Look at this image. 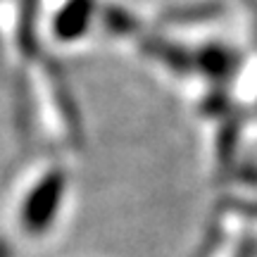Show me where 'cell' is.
Masks as SVG:
<instances>
[{"label": "cell", "instance_id": "cell-1", "mask_svg": "<svg viewBox=\"0 0 257 257\" xmlns=\"http://www.w3.org/2000/svg\"><path fill=\"white\" fill-rule=\"evenodd\" d=\"M62 188L64 181L60 174L46 176L41 179V184L31 188L22 207V221L29 231H46L53 224V217L62 205Z\"/></svg>", "mask_w": 257, "mask_h": 257}, {"label": "cell", "instance_id": "cell-2", "mask_svg": "<svg viewBox=\"0 0 257 257\" xmlns=\"http://www.w3.org/2000/svg\"><path fill=\"white\" fill-rule=\"evenodd\" d=\"M0 257H5V255H3V248H0Z\"/></svg>", "mask_w": 257, "mask_h": 257}]
</instances>
